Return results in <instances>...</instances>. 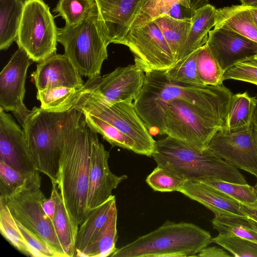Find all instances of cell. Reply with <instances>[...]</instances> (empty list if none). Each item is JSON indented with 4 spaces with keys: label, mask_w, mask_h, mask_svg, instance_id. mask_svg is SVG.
<instances>
[{
    "label": "cell",
    "mask_w": 257,
    "mask_h": 257,
    "mask_svg": "<svg viewBox=\"0 0 257 257\" xmlns=\"http://www.w3.org/2000/svg\"><path fill=\"white\" fill-rule=\"evenodd\" d=\"M211 223L219 234L257 242V222L240 215H215Z\"/></svg>",
    "instance_id": "cell-29"
},
{
    "label": "cell",
    "mask_w": 257,
    "mask_h": 257,
    "mask_svg": "<svg viewBox=\"0 0 257 257\" xmlns=\"http://www.w3.org/2000/svg\"><path fill=\"white\" fill-rule=\"evenodd\" d=\"M117 209L111 211L105 223L78 256L106 257L117 249Z\"/></svg>",
    "instance_id": "cell-24"
},
{
    "label": "cell",
    "mask_w": 257,
    "mask_h": 257,
    "mask_svg": "<svg viewBox=\"0 0 257 257\" xmlns=\"http://www.w3.org/2000/svg\"><path fill=\"white\" fill-rule=\"evenodd\" d=\"M56 205L52 223L59 242L66 257L76 255L77 233L66 209L57 185L55 188Z\"/></svg>",
    "instance_id": "cell-27"
},
{
    "label": "cell",
    "mask_w": 257,
    "mask_h": 257,
    "mask_svg": "<svg viewBox=\"0 0 257 257\" xmlns=\"http://www.w3.org/2000/svg\"><path fill=\"white\" fill-rule=\"evenodd\" d=\"M144 1L94 0L98 23L109 44H121Z\"/></svg>",
    "instance_id": "cell-17"
},
{
    "label": "cell",
    "mask_w": 257,
    "mask_h": 257,
    "mask_svg": "<svg viewBox=\"0 0 257 257\" xmlns=\"http://www.w3.org/2000/svg\"><path fill=\"white\" fill-rule=\"evenodd\" d=\"M251 128L254 139L257 146V108L255 111L252 122Z\"/></svg>",
    "instance_id": "cell-45"
},
{
    "label": "cell",
    "mask_w": 257,
    "mask_h": 257,
    "mask_svg": "<svg viewBox=\"0 0 257 257\" xmlns=\"http://www.w3.org/2000/svg\"><path fill=\"white\" fill-rule=\"evenodd\" d=\"M145 79V72L136 64L119 67L104 75L88 78L78 89L77 94L90 92L109 104L134 102L141 91Z\"/></svg>",
    "instance_id": "cell-12"
},
{
    "label": "cell",
    "mask_w": 257,
    "mask_h": 257,
    "mask_svg": "<svg viewBox=\"0 0 257 257\" xmlns=\"http://www.w3.org/2000/svg\"><path fill=\"white\" fill-rule=\"evenodd\" d=\"M57 28L43 0H25L16 42L33 61L40 63L56 54Z\"/></svg>",
    "instance_id": "cell-9"
},
{
    "label": "cell",
    "mask_w": 257,
    "mask_h": 257,
    "mask_svg": "<svg viewBox=\"0 0 257 257\" xmlns=\"http://www.w3.org/2000/svg\"><path fill=\"white\" fill-rule=\"evenodd\" d=\"M116 207L115 197L112 195L101 205L88 211L86 218L78 229L75 242V256H78L88 245Z\"/></svg>",
    "instance_id": "cell-23"
},
{
    "label": "cell",
    "mask_w": 257,
    "mask_h": 257,
    "mask_svg": "<svg viewBox=\"0 0 257 257\" xmlns=\"http://www.w3.org/2000/svg\"><path fill=\"white\" fill-rule=\"evenodd\" d=\"M39 172L31 176L24 175L0 160V198L11 195Z\"/></svg>",
    "instance_id": "cell-38"
},
{
    "label": "cell",
    "mask_w": 257,
    "mask_h": 257,
    "mask_svg": "<svg viewBox=\"0 0 257 257\" xmlns=\"http://www.w3.org/2000/svg\"><path fill=\"white\" fill-rule=\"evenodd\" d=\"M253 21L257 28V7H249Z\"/></svg>",
    "instance_id": "cell-47"
},
{
    "label": "cell",
    "mask_w": 257,
    "mask_h": 257,
    "mask_svg": "<svg viewBox=\"0 0 257 257\" xmlns=\"http://www.w3.org/2000/svg\"><path fill=\"white\" fill-rule=\"evenodd\" d=\"M230 256L223 249L216 246H206L197 255V256L202 257H228Z\"/></svg>",
    "instance_id": "cell-43"
},
{
    "label": "cell",
    "mask_w": 257,
    "mask_h": 257,
    "mask_svg": "<svg viewBox=\"0 0 257 257\" xmlns=\"http://www.w3.org/2000/svg\"><path fill=\"white\" fill-rule=\"evenodd\" d=\"M33 62L19 48L0 73V107L12 112L21 124L31 111L25 106L24 99L27 72Z\"/></svg>",
    "instance_id": "cell-14"
},
{
    "label": "cell",
    "mask_w": 257,
    "mask_h": 257,
    "mask_svg": "<svg viewBox=\"0 0 257 257\" xmlns=\"http://www.w3.org/2000/svg\"><path fill=\"white\" fill-rule=\"evenodd\" d=\"M196 9L188 8L180 4H176L166 14L177 19H192L195 14Z\"/></svg>",
    "instance_id": "cell-42"
},
{
    "label": "cell",
    "mask_w": 257,
    "mask_h": 257,
    "mask_svg": "<svg viewBox=\"0 0 257 257\" xmlns=\"http://www.w3.org/2000/svg\"><path fill=\"white\" fill-rule=\"evenodd\" d=\"M241 5L247 7H257V0H239Z\"/></svg>",
    "instance_id": "cell-46"
},
{
    "label": "cell",
    "mask_w": 257,
    "mask_h": 257,
    "mask_svg": "<svg viewBox=\"0 0 257 257\" xmlns=\"http://www.w3.org/2000/svg\"><path fill=\"white\" fill-rule=\"evenodd\" d=\"M215 243L237 257H257V242L235 236L218 234L212 238Z\"/></svg>",
    "instance_id": "cell-39"
},
{
    "label": "cell",
    "mask_w": 257,
    "mask_h": 257,
    "mask_svg": "<svg viewBox=\"0 0 257 257\" xmlns=\"http://www.w3.org/2000/svg\"><path fill=\"white\" fill-rule=\"evenodd\" d=\"M57 41L81 76L100 75L109 44L99 25L96 8L78 24L58 28Z\"/></svg>",
    "instance_id": "cell-8"
},
{
    "label": "cell",
    "mask_w": 257,
    "mask_h": 257,
    "mask_svg": "<svg viewBox=\"0 0 257 257\" xmlns=\"http://www.w3.org/2000/svg\"><path fill=\"white\" fill-rule=\"evenodd\" d=\"M0 231L3 237L16 249L30 256L33 254L22 235L8 206L0 199Z\"/></svg>",
    "instance_id": "cell-34"
},
{
    "label": "cell",
    "mask_w": 257,
    "mask_h": 257,
    "mask_svg": "<svg viewBox=\"0 0 257 257\" xmlns=\"http://www.w3.org/2000/svg\"><path fill=\"white\" fill-rule=\"evenodd\" d=\"M31 76L38 90L54 87L80 89L84 83L74 65L64 54H54L38 63Z\"/></svg>",
    "instance_id": "cell-19"
},
{
    "label": "cell",
    "mask_w": 257,
    "mask_h": 257,
    "mask_svg": "<svg viewBox=\"0 0 257 257\" xmlns=\"http://www.w3.org/2000/svg\"><path fill=\"white\" fill-rule=\"evenodd\" d=\"M228 110L203 107L181 99L174 100L165 112L164 134L203 152L214 135L224 128Z\"/></svg>",
    "instance_id": "cell-7"
},
{
    "label": "cell",
    "mask_w": 257,
    "mask_h": 257,
    "mask_svg": "<svg viewBox=\"0 0 257 257\" xmlns=\"http://www.w3.org/2000/svg\"><path fill=\"white\" fill-rule=\"evenodd\" d=\"M72 107L86 111L84 115L87 123L112 146L152 156L156 141L134 102L109 104L93 93L83 92L76 95Z\"/></svg>",
    "instance_id": "cell-3"
},
{
    "label": "cell",
    "mask_w": 257,
    "mask_h": 257,
    "mask_svg": "<svg viewBox=\"0 0 257 257\" xmlns=\"http://www.w3.org/2000/svg\"><path fill=\"white\" fill-rule=\"evenodd\" d=\"M214 27L234 31L257 43V28L249 7L241 5L216 10Z\"/></svg>",
    "instance_id": "cell-21"
},
{
    "label": "cell",
    "mask_w": 257,
    "mask_h": 257,
    "mask_svg": "<svg viewBox=\"0 0 257 257\" xmlns=\"http://www.w3.org/2000/svg\"><path fill=\"white\" fill-rule=\"evenodd\" d=\"M206 44L224 72L257 55L256 42L222 28L210 30Z\"/></svg>",
    "instance_id": "cell-18"
},
{
    "label": "cell",
    "mask_w": 257,
    "mask_h": 257,
    "mask_svg": "<svg viewBox=\"0 0 257 257\" xmlns=\"http://www.w3.org/2000/svg\"><path fill=\"white\" fill-rule=\"evenodd\" d=\"M255 99H256V102H257V96L255 97Z\"/></svg>",
    "instance_id": "cell-50"
},
{
    "label": "cell",
    "mask_w": 257,
    "mask_h": 257,
    "mask_svg": "<svg viewBox=\"0 0 257 257\" xmlns=\"http://www.w3.org/2000/svg\"><path fill=\"white\" fill-rule=\"evenodd\" d=\"M250 59H252V60L257 61V55H256L254 57L251 58Z\"/></svg>",
    "instance_id": "cell-48"
},
{
    "label": "cell",
    "mask_w": 257,
    "mask_h": 257,
    "mask_svg": "<svg viewBox=\"0 0 257 257\" xmlns=\"http://www.w3.org/2000/svg\"><path fill=\"white\" fill-rule=\"evenodd\" d=\"M199 49L165 70V74L168 79L173 82L193 85H204L199 76L197 68V57Z\"/></svg>",
    "instance_id": "cell-33"
},
{
    "label": "cell",
    "mask_w": 257,
    "mask_h": 257,
    "mask_svg": "<svg viewBox=\"0 0 257 257\" xmlns=\"http://www.w3.org/2000/svg\"><path fill=\"white\" fill-rule=\"evenodd\" d=\"M128 47L136 65L145 72L165 71L176 60L157 24L152 21L131 27L121 44Z\"/></svg>",
    "instance_id": "cell-11"
},
{
    "label": "cell",
    "mask_w": 257,
    "mask_h": 257,
    "mask_svg": "<svg viewBox=\"0 0 257 257\" xmlns=\"http://www.w3.org/2000/svg\"><path fill=\"white\" fill-rule=\"evenodd\" d=\"M253 187L257 192V182L256 183V184H255V185Z\"/></svg>",
    "instance_id": "cell-49"
},
{
    "label": "cell",
    "mask_w": 257,
    "mask_h": 257,
    "mask_svg": "<svg viewBox=\"0 0 257 257\" xmlns=\"http://www.w3.org/2000/svg\"><path fill=\"white\" fill-rule=\"evenodd\" d=\"M78 89L67 87H54L38 90L37 98L40 107L50 112H65L73 106Z\"/></svg>",
    "instance_id": "cell-31"
},
{
    "label": "cell",
    "mask_w": 257,
    "mask_h": 257,
    "mask_svg": "<svg viewBox=\"0 0 257 257\" xmlns=\"http://www.w3.org/2000/svg\"><path fill=\"white\" fill-rule=\"evenodd\" d=\"M68 111L50 112L34 107L21 124L36 169L56 183Z\"/></svg>",
    "instance_id": "cell-6"
},
{
    "label": "cell",
    "mask_w": 257,
    "mask_h": 257,
    "mask_svg": "<svg viewBox=\"0 0 257 257\" xmlns=\"http://www.w3.org/2000/svg\"><path fill=\"white\" fill-rule=\"evenodd\" d=\"M216 13V9L209 4H205L196 9L192 18L190 31L184 45L178 55L176 62L206 44L208 32L215 25Z\"/></svg>",
    "instance_id": "cell-22"
},
{
    "label": "cell",
    "mask_w": 257,
    "mask_h": 257,
    "mask_svg": "<svg viewBox=\"0 0 257 257\" xmlns=\"http://www.w3.org/2000/svg\"><path fill=\"white\" fill-rule=\"evenodd\" d=\"M97 134L80 110L75 107L69 110L56 184L76 233L87 214L92 145Z\"/></svg>",
    "instance_id": "cell-1"
},
{
    "label": "cell",
    "mask_w": 257,
    "mask_h": 257,
    "mask_svg": "<svg viewBox=\"0 0 257 257\" xmlns=\"http://www.w3.org/2000/svg\"><path fill=\"white\" fill-rule=\"evenodd\" d=\"M146 181L154 190L162 192H179L187 182L176 172L158 166L148 176Z\"/></svg>",
    "instance_id": "cell-37"
},
{
    "label": "cell",
    "mask_w": 257,
    "mask_h": 257,
    "mask_svg": "<svg viewBox=\"0 0 257 257\" xmlns=\"http://www.w3.org/2000/svg\"><path fill=\"white\" fill-rule=\"evenodd\" d=\"M208 0H144L138 12L131 27L154 21L166 14L176 4L190 8L192 5L200 7Z\"/></svg>",
    "instance_id": "cell-30"
},
{
    "label": "cell",
    "mask_w": 257,
    "mask_h": 257,
    "mask_svg": "<svg viewBox=\"0 0 257 257\" xmlns=\"http://www.w3.org/2000/svg\"><path fill=\"white\" fill-rule=\"evenodd\" d=\"M222 80H238L257 86V61L249 58L235 64L224 72Z\"/></svg>",
    "instance_id": "cell-40"
},
{
    "label": "cell",
    "mask_w": 257,
    "mask_h": 257,
    "mask_svg": "<svg viewBox=\"0 0 257 257\" xmlns=\"http://www.w3.org/2000/svg\"><path fill=\"white\" fill-rule=\"evenodd\" d=\"M24 2L0 0V49L7 50L16 41Z\"/></svg>",
    "instance_id": "cell-25"
},
{
    "label": "cell",
    "mask_w": 257,
    "mask_h": 257,
    "mask_svg": "<svg viewBox=\"0 0 257 257\" xmlns=\"http://www.w3.org/2000/svg\"><path fill=\"white\" fill-rule=\"evenodd\" d=\"M226 162L257 178V146L251 126L228 131L223 128L207 148Z\"/></svg>",
    "instance_id": "cell-13"
},
{
    "label": "cell",
    "mask_w": 257,
    "mask_h": 257,
    "mask_svg": "<svg viewBox=\"0 0 257 257\" xmlns=\"http://www.w3.org/2000/svg\"><path fill=\"white\" fill-rule=\"evenodd\" d=\"M15 220L24 238L32 251L33 257H60L56 250L43 238Z\"/></svg>",
    "instance_id": "cell-41"
},
{
    "label": "cell",
    "mask_w": 257,
    "mask_h": 257,
    "mask_svg": "<svg viewBox=\"0 0 257 257\" xmlns=\"http://www.w3.org/2000/svg\"><path fill=\"white\" fill-rule=\"evenodd\" d=\"M96 8L94 0H59L53 11L65 21V25L74 26Z\"/></svg>",
    "instance_id": "cell-36"
},
{
    "label": "cell",
    "mask_w": 257,
    "mask_h": 257,
    "mask_svg": "<svg viewBox=\"0 0 257 257\" xmlns=\"http://www.w3.org/2000/svg\"><path fill=\"white\" fill-rule=\"evenodd\" d=\"M213 212L214 215L246 217L242 204L221 192L199 182L187 181L179 191Z\"/></svg>",
    "instance_id": "cell-20"
},
{
    "label": "cell",
    "mask_w": 257,
    "mask_h": 257,
    "mask_svg": "<svg viewBox=\"0 0 257 257\" xmlns=\"http://www.w3.org/2000/svg\"><path fill=\"white\" fill-rule=\"evenodd\" d=\"M152 157L157 166L176 172L187 181L216 179L238 184L247 183L238 168L218 157L208 149L201 152L169 136L156 141Z\"/></svg>",
    "instance_id": "cell-4"
},
{
    "label": "cell",
    "mask_w": 257,
    "mask_h": 257,
    "mask_svg": "<svg viewBox=\"0 0 257 257\" xmlns=\"http://www.w3.org/2000/svg\"><path fill=\"white\" fill-rule=\"evenodd\" d=\"M228 195L240 204L250 207H257V192L248 184H238L216 179L200 182Z\"/></svg>",
    "instance_id": "cell-32"
},
{
    "label": "cell",
    "mask_w": 257,
    "mask_h": 257,
    "mask_svg": "<svg viewBox=\"0 0 257 257\" xmlns=\"http://www.w3.org/2000/svg\"><path fill=\"white\" fill-rule=\"evenodd\" d=\"M257 102L247 92L233 94L224 128L228 131L251 126Z\"/></svg>",
    "instance_id": "cell-26"
},
{
    "label": "cell",
    "mask_w": 257,
    "mask_h": 257,
    "mask_svg": "<svg viewBox=\"0 0 257 257\" xmlns=\"http://www.w3.org/2000/svg\"><path fill=\"white\" fill-rule=\"evenodd\" d=\"M40 174L11 195L0 198L14 218L46 240L60 255L66 257L56 236L52 221L44 213L42 204L46 198L41 190Z\"/></svg>",
    "instance_id": "cell-10"
},
{
    "label": "cell",
    "mask_w": 257,
    "mask_h": 257,
    "mask_svg": "<svg viewBox=\"0 0 257 257\" xmlns=\"http://www.w3.org/2000/svg\"><path fill=\"white\" fill-rule=\"evenodd\" d=\"M233 93L223 84L193 85L171 82L165 71L145 72L144 84L134 101L135 109L151 134H164V118L168 104L178 99L201 107L228 109Z\"/></svg>",
    "instance_id": "cell-2"
},
{
    "label": "cell",
    "mask_w": 257,
    "mask_h": 257,
    "mask_svg": "<svg viewBox=\"0 0 257 257\" xmlns=\"http://www.w3.org/2000/svg\"><path fill=\"white\" fill-rule=\"evenodd\" d=\"M211 240L208 231L193 223L167 221L153 231L117 248L111 256H197Z\"/></svg>",
    "instance_id": "cell-5"
},
{
    "label": "cell",
    "mask_w": 257,
    "mask_h": 257,
    "mask_svg": "<svg viewBox=\"0 0 257 257\" xmlns=\"http://www.w3.org/2000/svg\"><path fill=\"white\" fill-rule=\"evenodd\" d=\"M242 208L247 218L257 222V207H250L242 205Z\"/></svg>",
    "instance_id": "cell-44"
},
{
    "label": "cell",
    "mask_w": 257,
    "mask_h": 257,
    "mask_svg": "<svg viewBox=\"0 0 257 257\" xmlns=\"http://www.w3.org/2000/svg\"><path fill=\"white\" fill-rule=\"evenodd\" d=\"M160 27L163 36L176 60L184 45L192 23V18L177 19L163 15L154 20Z\"/></svg>",
    "instance_id": "cell-28"
},
{
    "label": "cell",
    "mask_w": 257,
    "mask_h": 257,
    "mask_svg": "<svg viewBox=\"0 0 257 257\" xmlns=\"http://www.w3.org/2000/svg\"><path fill=\"white\" fill-rule=\"evenodd\" d=\"M109 153L95 136L92 145L87 197V213L100 206L112 195V191L126 179V175L116 176L108 166Z\"/></svg>",
    "instance_id": "cell-15"
},
{
    "label": "cell",
    "mask_w": 257,
    "mask_h": 257,
    "mask_svg": "<svg viewBox=\"0 0 257 257\" xmlns=\"http://www.w3.org/2000/svg\"><path fill=\"white\" fill-rule=\"evenodd\" d=\"M0 160L24 175L38 172L29 153L23 129L0 107Z\"/></svg>",
    "instance_id": "cell-16"
},
{
    "label": "cell",
    "mask_w": 257,
    "mask_h": 257,
    "mask_svg": "<svg viewBox=\"0 0 257 257\" xmlns=\"http://www.w3.org/2000/svg\"><path fill=\"white\" fill-rule=\"evenodd\" d=\"M197 68L199 76L204 85L218 86L222 84L224 71L206 44L199 50Z\"/></svg>",
    "instance_id": "cell-35"
}]
</instances>
